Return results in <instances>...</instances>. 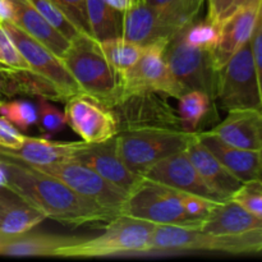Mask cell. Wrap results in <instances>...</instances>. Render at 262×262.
<instances>
[{"mask_svg": "<svg viewBox=\"0 0 262 262\" xmlns=\"http://www.w3.org/2000/svg\"><path fill=\"white\" fill-rule=\"evenodd\" d=\"M106 2L107 4H110L113 8H115V9L124 12V10L129 7L130 3H132L133 0H106Z\"/></svg>", "mask_w": 262, "mask_h": 262, "instance_id": "cell-40", "label": "cell"}, {"mask_svg": "<svg viewBox=\"0 0 262 262\" xmlns=\"http://www.w3.org/2000/svg\"><path fill=\"white\" fill-rule=\"evenodd\" d=\"M10 2L14 8L13 22L22 28L27 35L48 48L54 55L60 59L63 58L71 45V41L64 37L56 28H54L28 0H10Z\"/></svg>", "mask_w": 262, "mask_h": 262, "instance_id": "cell-22", "label": "cell"}, {"mask_svg": "<svg viewBox=\"0 0 262 262\" xmlns=\"http://www.w3.org/2000/svg\"><path fill=\"white\" fill-rule=\"evenodd\" d=\"M120 214L156 225H200L187 214L184 192L143 177L128 193Z\"/></svg>", "mask_w": 262, "mask_h": 262, "instance_id": "cell-5", "label": "cell"}, {"mask_svg": "<svg viewBox=\"0 0 262 262\" xmlns=\"http://www.w3.org/2000/svg\"><path fill=\"white\" fill-rule=\"evenodd\" d=\"M67 124L87 143H100L119 133L112 109L84 94L74 95L66 101Z\"/></svg>", "mask_w": 262, "mask_h": 262, "instance_id": "cell-13", "label": "cell"}, {"mask_svg": "<svg viewBox=\"0 0 262 262\" xmlns=\"http://www.w3.org/2000/svg\"><path fill=\"white\" fill-rule=\"evenodd\" d=\"M102 53L114 69L118 77H122L135 66L142 54L143 46L124 37H114L100 41Z\"/></svg>", "mask_w": 262, "mask_h": 262, "instance_id": "cell-27", "label": "cell"}, {"mask_svg": "<svg viewBox=\"0 0 262 262\" xmlns=\"http://www.w3.org/2000/svg\"><path fill=\"white\" fill-rule=\"evenodd\" d=\"M90 33L97 41L120 37L123 12L107 4L106 0H86Z\"/></svg>", "mask_w": 262, "mask_h": 262, "instance_id": "cell-25", "label": "cell"}, {"mask_svg": "<svg viewBox=\"0 0 262 262\" xmlns=\"http://www.w3.org/2000/svg\"><path fill=\"white\" fill-rule=\"evenodd\" d=\"M8 67H5L4 64H0V90H2L3 87V82H4V72L5 69H7Z\"/></svg>", "mask_w": 262, "mask_h": 262, "instance_id": "cell-42", "label": "cell"}, {"mask_svg": "<svg viewBox=\"0 0 262 262\" xmlns=\"http://www.w3.org/2000/svg\"><path fill=\"white\" fill-rule=\"evenodd\" d=\"M66 17L78 28L81 32L90 33L89 19H87L86 0H51Z\"/></svg>", "mask_w": 262, "mask_h": 262, "instance_id": "cell-35", "label": "cell"}, {"mask_svg": "<svg viewBox=\"0 0 262 262\" xmlns=\"http://www.w3.org/2000/svg\"><path fill=\"white\" fill-rule=\"evenodd\" d=\"M166 46L168 43L158 42L143 48L137 63L124 76L119 77L118 101L140 92H158L174 99L184 94L165 59Z\"/></svg>", "mask_w": 262, "mask_h": 262, "instance_id": "cell-8", "label": "cell"}, {"mask_svg": "<svg viewBox=\"0 0 262 262\" xmlns=\"http://www.w3.org/2000/svg\"><path fill=\"white\" fill-rule=\"evenodd\" d=\"M186 152L188 154L192 164L202 177L205 182L224 200L232 199L233 194L242 187V182L235 178L222 163L219 159L204 145L197 137L187 146Z\"/></svg>", "mask_w": 262, "mask_h": 262, "instance_id": "cell-20", "label": "cell"}, {"mask_svg": "<svg viewBox=\"0 0 262 262\" xmlns=\"http://www.w3.org/2000/svg\"><path fill=\"white\" fill-rule=\"evenodd\" d=\"M232 199L262 219V184L256 182L242 184Z\"/></svg>", "mask_w": 262, "mask_h": 262, "instance_id": "cell-36", "label": "cell"}, {"mask_svg": "<svg viewBox=\"0 0 262 262\" xmlns=\"http://www.w3.org/2000/svg\"><path fill=\"white\" fill-rule=\"evenodd\" d=\"M0 60L5 67L14 71H31L30 66L23 58L7 31L0 25Z\"/></svg>", "mask_w": 262, "mask_h": 262, "instance_id": "cell-34", "label": "cell"}, {"mask_svg": "<svg viewBox=\"0 0 262 262\" xmlns=\"http://www.w3.org/2000/svg\"><path fill=\"white\" fill-rule=\"evenodd\" d=\"M8 239H9V238H8V237H4V235H0V251H2L3 246H4V243L7 242Z\"/></svg>", "mask_w": 262, "mask_h": 262, "instance_id": "cell-43", "label": "cell"}, {"mask_svg": "<svg viewBox=\"0 0 262 262\" xmlns=\"http://www.w3.org/2000/svg\"><path fill=\"white\" fill-rule=\"evenodd\" d=\"M82 141L63 142L43 137H25L22 145L15 150L0 148V156L14 159L33 166H45L72 159Z\"/></svg>", "mask_w": 262, "mask_h": 262, "instance_id": "cell-21", "label": "cell"}, {"mask_svg": "<svg viewBox=\"0 0 262 262\" xmlns=\"http://www.w3.org/2000/svg\"><path fill=\"white\" fill-rule=\"evenodd\" d=\"M8 173L7 188L40 210L46 219L64 225H82L109 223L117 215L81 196L55 177L42 173L33 166L14 159L3 158Z\"/></svg>", "mask_w": 262, "mask_h": 262, "instance_id": "cell-1", "label": "cell"}, {"mask_svg": "<svg viewBox=\"0 0 262 262\" xmlns=\"http://www.w3.org/2000/svg\"><path fill=\"white\" fill-rule=\"evenodd\" d=\"M8 184V173L4 164L0 161V188H7Z\"/></svg>", "mask_w": 262, "mask_h": 262, "instance_id": "cell-41", "label": "cell"}, {"mask_svg": "<svg viewBox=\"0 0 262 262\" xmlns=\"http://www.w3.org/2000/svg\"><path fill=\"white\" fill-rule=\"evenodd\" d=\"M72 160L89 166L97 174L129 193L142 179L125 165L117 147V138L100 143H87L82 141L78 150L73 154Z\"/></svg>", "mask_w": 262, "mask_h": 262, "instance_id": "cell-15", "label": "cell"}, {"mask_svg": "<svg viewBox=\"0 0 262 262\" xmlns=\"http://www.w3.org/2000/svg\"><path fill=\"white\" fill-rule=\"evenodd\" d=\"M142 177L178 191L205 197L214 202L227 201L210 188L209 184L202 179L186 150L161 159L150 166Z\"/></svg>", "mask_w": 262, "mask_h": 262, "instance_id": "cell-14", "label": "cell"}, {"mask_svg": "<svg viewBox=\"0 0 262 262\" xmlns=\"http://www.w3.org/2000/svg\"><path fill=\"white\" fill-rule=\"evenodd\" d=\"M169 26L174 35L194 22L205 0H143Z\"/></svg>", "mask_w": 262, "mask_h": 262, "instance_id": "cell-26", "label": "cell"}, {"mask_svg": "<svg viewBox=\"0 0 262 262\" xmlns=\"http://www.w3.org/2000/svg\"><path fill=\"white\" fill-rule=\"evenodd\" d=\"M33 168L55 177L78 194L115 214H120V210L128 197V193H125L122 188L110 183L89 166L72 159Z\"/></svg>", "mask_w": 262, "mask_h": 262, "instance_id": "cell-10", "label": "cell"}, {"mask_svg": "<svg viewBox=\"0 0 262 262\" xmlns=\"http://www.w3.org/2000/svg\"><path fill=\"white\" fill-rule=\"evenodd\" d=\"M0 64H3V63H2V60H0Z\"/></svg>", "mask_w": 262, "mask_h": 262, "instance_id": "cell-44", "label": "cell"}, {"mask_svg": "<svg viewBox=\"0 0 262 262\" xmlns=\"http://www.w3.org/2000/svg\"><path fill=\"white\" fill-rule=\"evenodd\" d=\"M181 33L184 41L191 46L211 51L219 42L220 27L205 18L200 22H192Z\"/></svg>", "mask_w": 262, "mask_h": 262, "instance_id": "cell-29", "label": "cell"}, {"mask_svg": "<svg viewBox=\"0 0 262 262\" xmlns=\"http://www.w3.org/2000/svg\"><path fill=\"white\" fill-rule=\"evenodd\" d=\"M165 59L184 92L199 90L216 100L219 71L212 63L211 51L191 46L178 33L166 46Z\"/></svg>", "mask_w": 262, "mask_h": 262, "instance_id": "cell-9", "label": "cell"}, {"mask_svg": "<svg viewBox=\"0 0 262 262\" xmlns=\"http://www.w3.org/2000/svg\"><path fill=\"white\" fill-rule=\"evenodd\" d=\"M61 61L74 81L81 94L112 107L119 96V77L102 53L100 41L91 35L81 32L71 41Z\"/></svg>", "mask_w": 262, "mask_h": 262, "instance_id": "cell-2", "label": "cell"}, {"mask_svg": "<svg viewBox=\"0 0 262 262\" xmlns=\"http://www.w3.org/2000/svg\"><path fill=\"white\" fill-rule=\"evenodd\" d=\"M25 137L14 124L4 117H0V148L15 150L22 145Z\"/></svg>", "mask_w": 262, "mask_h": 262, "instance_id": "cell-37", "label": "cell"}, {"mask_svg": "<svg viewBox=\"0 0 262 262\" xmlns=\"http://www.w3.org/2000/svg\"><path fill=\"white\" fill-rule=\"evenodd\" d=\"M0 114L20 130H27L37 124V107L23 100H0Z\"/></svg>", "mask_w": 262, "mask_h": 262, "instance_id": "cell-30", "label": "cell"}, {"mask_svg": "<svg viewBox=\"0 0 262 262\" xmlns=\"http://www.w3.org/2000/svg\"><path fill=\"white\" fill-rule=\"evenodd\" d=\"M45 215L8 188H0V235L13 238L31 232Z\"/></svg>", "mask_w": 262, "mask_h": 262, "instance_id": "cell-23", "label": "cell"}, {"mask_svg": "<svg viewBox=\"0 0 262 262\" xmlns=\"http://www.w3.org/2000/svg\"><path fill=\"white\" fill-rule=\"evenodd\" d=\"M197 137L243 184L252 182L262 184V150L234 147L210 130H197Z\"/></svg>", "mask_w": 262, "mask_h": 262, "instance_id": "cell-16", "label": "cell"}, {"mask_svg": "<svg viewBox=\"0 0 262 262\" xmlns=\"http://www.w3.org/2000/svg\"><path fill=\"white\" fill-rule=\"evenodd\" d=\"M262 0H206V19L220 26L243 8L261 4Z\"/></svg>", "mask_w": 262, "mask_h": 262, "instance_id": "cell-33", "label": "cell"}, {"mask_svg": "<svg viewBox=\"0 0 262 262\" xmlns=\"http://www.w3.org/2000/svg\"><path fill=\"white\" fill-rule=\"evenodd\" d=\"M28 2L54 28H56L69 41L76 38L81 33V31L66 17V14L51 0H28Z\"/></svg>", "mask_w": 262, "mask_h": 262, "instance_id": "cell-31", "label": "cell"}, {"mask_svg": "<svg viewBox=\"0 0 262 262\" xmlns=\"http://www.w3.org/2000/svg\"><path fill=\"white\" fill-rule=\"evenodd\" d=\"M82 237L48 234V233H25L9 238L3 246L0 255L4 256H40L55 257L60 247L77 242Z\"/></svg>", "mask_w": 262, "mask_h": 262, "instance_id": "cell-24", "label": "cell"}, {"mask_svg": "<svg viewBox=\"0 0 262 262\" xmlns=\"http://www.w3.org/2000/svg\"><path fill=\"white\" fill-rule=\"evenodd\" d=\"M122 37L145 48L158 42L169 43L176 35L143 0H133L123 12Z\"/></svg>", "mask_w": 262, "mask_h": 262, "instance_id": "cell-17", "label": "cell"}, {"mask_svg": "<svg viewBox=\"0 0 262 262\" xmlns=\"http://www.w3.org/2000/svg\"><path fill=\"white\" fill-rule=\"evenodd\" d=\"M155 225L146 220L119 214L106 223L105 232L95 238H81L55 253L60 258H95L123 253L151 252Z\"/></svg>", "mask_w": 262, "mask_h": 262, "instance_id": "cell-3", "label": "cell"}, {"mask_svg": "<svg viewBox=\"0 0 262 262\" xmlns=\"http://www.w3.org/2000/svg\"><path fill=\"white\" fill-rule=\"evenodd\" d=\"M216 100L223 109L261 110L262 96L255 61H253L251 41L238 50L217 74Z\"/></svg>", "mask_w": 262, "mask_h": 262, "instance_id": "cell-7", "label": "cell"}, {"mask_svg": "<svg viewBox=\"0 0 262 262\" xmlns=\"http://www.w3.org/2000/svg\"><path fill=\"white\" fill-rule=\"evenodd\" d=\"M14 8L10 0H0V22H13Z\"/></svg>", "mask_w": 262, "mask_h": 262, "instance_id": "cell-39", "label": "cell"}, {"mask_svg": "<svg viewBox=\"0 0 262 262\" xmlns=\"http://www.w3.org/2000/svg\"><path fill=\"white\" fill-rule=\"evenodd\" d=\"M196 132L173 128H142L123 130L115 138L118 152L125 165L133 173L142 176L161 159L186 150L196 137Z\"/></svg>", "mask_w": 262, "mask_h": 262, "instance_id": "cell-4", "label": "cell"}, {"mask_svg": "<svg viewBox=\"0 0 262 262\" xmlns=\"http://www.w3.org/2000/svg\"><path fill=\"white\" fill-rule=\"evenodd\" d=\"M261 7L262 3L243 8L220 26L219 42L211 50L212 63L216 71H220L238 50L250 42Z\"/></svg>", "mask_w": 262, "mask_h": 262, "instance_id": "cell-18", "label": "cell"}, {"mask_svg": "<svg viewBox=\"0 0 262 262\" xmlns=\"http://www.w3.org/2000/svg\"><path fill=\"white\" fill-rule=\"evenodd\" d=\"M37 124L40 125L41 130L48 136L61 132L67 125L66 113L60 112L58 107L50 104L48 99L38 97Z\"/></svg>", "mask_w": 262, "mask_h": 262, "instance_id": "cell-32", "label": "cell"}, {"mask_svg": "<svg viewBox=\"0 0 262 262\" xmlns=\"http://www.w3.org/2000/svg\"><path fill=\"white\" fill-rule=\"evenodd\" d=\"M0 25L14 41L15 46L26 59L31 71L50 82L60 94L63 101H67L74 95L81 94L78 84L60 58L54 55L42 43L27 35L14 22H0Z\"/></svg>", "mask_w": 262, "mask_h": 262, "instance_id": "cell-12", "label": "cell"}, {"mask_svg": "<svg viewBox=\"0 0 262 262\" xmlns=\"http://www.w3.org/2000/svg\"><path fill=\"white\" fill-rule=\"evenodd\" d=\"M178 100V113L182 128L188 132H196L200 123L211 110L214 100L205 92L199 90L187 91Z\"/></svg>", "mask_w": 262, "mask_h": 262, "instance_id": "cell-28", "label": "cell"}, {"mask_svg": "<svg viewBox=\"0 0 262 262\" xmlns=\"http://www.w3.org/2000/svg\"><path fill=\"white\" fill-rule=\"evenodd\" d=\"M210 132L230 146L245 150H262L261 110H232Z\"/></svg>", "mask_w": 262, "mask_h": 262, "instance_id": "cell-19", "label": "cell"}, {"mask_svg": "<svg viewBox=\"0 0 262 262\" xmlns=\"http://www.w3.org/2000/svg\"><path fill=\"white\" fill-rule=\"evenodd\" d=\"M119 132L142 128H173L183 129L178 113L168 96L158 92H140L125 96L112 107Z\"/></svg>", "mask_w": 262, "mask_h": 262, "instance_id": "cell-11", "label": "cell"}, {"mask_svg": "<svg viewBox=\"0 0 262 262\" xmlns=\"http://www.w3.org/2000/svg\"><path fill=\"white\" fill-rule=\"evenodd\" d=\"M251 49H252L253 61H255L256 74H257L258 84H260L262 96V7L258 13L257 22L251 37Z\"/></svg>", "mask_w": 262, "mask_h": 262, "instance_id": "cell-38", "label": "cell"}, {"mask_svg": "<svg viewBox=\"0 0 262 262\" xmlns=\"http://www.w3.org/2000/svg\"><path fill=\"white\" fill-rule=\"evenodd\" d=\"M200 229L227 238L232 255L262 251V219L233 199L215 205Z\"/></svg>", "mask_w": 262, "mask_h": 262, "instance_id": "cell-6", "label": "cell"}]
</instances>
